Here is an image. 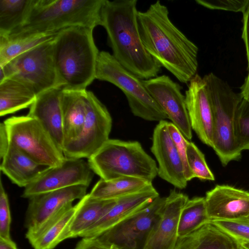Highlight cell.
<instances>
[{"label": "cell", "instance_id": "obj_31", "mask_svg": "<svg viewBox=\"0 0 249 249\" xmlns=\"http://www.w3.org/2000/svg\"><path fill=\"white\" fill-rule=\"evenodd\" d=\"M234 136L239 149L249 151V102L242 99L234 121Z\"/></svg>", "mask_w": 249, "mask_h": 249}, {"label": "cell", "instance_id": "obj_23", "mask_svg": "<svg viewBox=\"0 0 249 249\" xmlns=\"http://www.w3.org/2000/svg\"><path fill=\"white\" fill-rule=\"evenodd\" d=\"M88 90L63 89L64 147L80 134L86 119ZM64 149V148H63Z\"/></svg>", "mask_w": 249, "mask_h": 249}, {"label": "cell", "instance_id": "obj_34", "mask_svg": "<svg viewBox=\"0 0 249 249\" xmlns=\"http://www.w3.org/2000/svg\"><path fill=\"white\" fill-rule=\"evenodd\" d=\"M168 128L182 161L185 178L187 181H190L194 178V177L189 168L187 161V147L189 141L172 123H168Z\"/></svg>", "mask_w": 249, "mask_h": 249}, {"label": "cell", "instance_id": "obj_40", "mask_svg": "<svg viewBox=\"0 0 249 249\" xmlns=\"http://www.w3.org/2000/svg\"><path fill=\"white\" fill-rule=\"evenodd\" d=\"M240 93L242 98L249 102V72L245 79L244 82L240 88Z\"/></svg>", "mask_w": 249, "mask_h": 249}, {"label": "cell", "instance_id": "obj_10", "mask_svg": "<svg viewBox=\"0 0 249 249\" xmlns=\"http://www.w3.org/2000/svg\"><path fill=\"white\" fill-rule=\"evenodd\" d=\"M166 197L160 196L99 237L120 249H144L161 214Z\"/></svg>", "mask_w": 249, "mask_h": 249}, {"label": "cell", "instance_id": "obj_22", "mask_svg": "<svg viewBox=\"0 0 249 249\" xmlns=\"http://www.w3.org/2000/svg\"><path fill=\"white\" fill-rule=\"evenodd\" d=\"M0 160L1 171L20 187L25 188L50 167L38 163L11 145Z\"/></svg>", "mask_w": 249, "mask_h": 249}, {"label": "cell", "instance_id": "obj_18", "mask_svg": "<svg viewBox=\"0 0 249 249\" xmlns=\"http://www.w3.org/2000/svg\"><path fill=\"white\" fill-rule=\"evenodd\" d=\"M159 196L158 192L151 183L138 192L117 198L115 203L80 237H99L124 219L150 203Z\"/></svg>", "mask_w": 249, "mask_h": 249}, {"label": "cell", "instance_id": "obj_4", "mask_svg": "<svg viewBox=\"0 0 249 249\" xmlns=\"http://www.w3.org/2000/svg\"><path fill=\"white\" fill-rule=\"evenodd\" d=\"M104 0H36L24 23L3 37L57 33L75 26L94 29L101 25V10Z\"/></svg>", "mask_w": 249, "mask_h": 249}, {"label": "cell", "instance_id": "obj_3", "mask_svg": "<svg viewBox=\"0 0 249 249\" xmlns=\"http://www.w3.org/2000/svg\"><path fill=\"white\" fill-rule=\"evenodd\" d=\"M94 29L75 26L58 33L53 42V57L57 76L64 89L82 90L95 78L99 51Z\"/></svg>", "mask_w": 249, "mask_h": 249}, {"label": "cell", "instance_id": "obj_43", "mask_svg": "<svg viewBox=\"0 0 249 249\" xmlns=\"http://www.w3.org/2000/svg\"><path fill=\"white\" fill-rule=\"evenodd\" d=\"M241 249H248L247 248H246V247H244L242 244H241Z\"/></svg>", "mask_w": 249, "mask_h": 249}, {"label": "cell", "instance_id": "obj_11", "mask_svg": "<svg viewBox=\"0 0 249 249\" xmlns=\"http://www.w3.org/2000/svg\"><path fill=\"white\" fill-rule=\"evenodd\" d=\"M111 116L106 106L91 91H88L87 110L82 131L65 146L66 157L88 159L109 140L112 128Z\"/></svg>", "mask_w": 249, "mask_h": 249}, {"label": "cell", "instance_id": "obj_13", "mask_svg": "<svg viewBox=\"0 0 249 249\" xmlns=\"http://www.w3.org/2000/svg\"><path fill=\"white\" fill-rule=\"evenodd\" d=\"M143 83L152 97L158 103L172 123L187 140L192 138L191 127L181 87L168 76L162 75L147 80Z\"/></svg>", "mask_w": 249, "mask_h": 249}, {"label": "cell", "instance_id": "obj_42", "mask_svg": "<svg viewBox=\"0 0 249 249\" xmlns=\"http://www.w3.org/2000/svg\"><path fill=\"white\" fill-rule=\"evenodd\" d=\"M241 244L245 247H246V248L249 249V244L248 243H241Z\"/></svg>", "mask_w": 249, "mask_h": 249}, {"label": "cell", "instance_id": "obj_30", "mask_svg": "<svg viewBox=\"0 0 249 249\" xmlns=\"http://www.w3.org/2000/svg\"><path fill=\"white\" fill-rule=\"evenodd\" d=\"M210 221L205 197L189 199L180 213L178 230V238L191 233Z\"/></svg>", "mask_w": 249, "mask_h": 249}, {"label": "cell", "instance_id": "obj_8", "mask_svg": "<svg viewBox=\"0 0 249 249\" xmlns=\"http://www.w3.org/2000/svg\"><path fill=\"white\" fill-rule=\"evenodd\" d=\"M54 38L20 54L4 66H0L6 78L21 83L36 96L48 89L61 87L53 57Z\"/></svg>", "mask_w": 249, "mask_h": 249}, {"label": "cell", "instance_id": "obj_21", "mask_svg": "<svg viewBox=\"0 0 249 249\" xmlns=\"http://www.w3.org/2000/svg\"><path fill=\"white\" fill-rule=\"evenodd\" d=\"M80 206L67 204L50 217L36 231L25 233V237L34 249H53L66 240V234Z\"/></svg>", "mask_w": 249, "mask_h": 249}, {"label": "cell", "instance_id": "obj_16", "mask_svg": "<svg viewBox=\"0 0 249 249\" xmlns=\"http://www.w3.org/2000/svg\"><path fill=\"white\" fill-rule=\"evenodd\" d=\"M189 83L185 96L192 130L203 143L212 147L213 117L205 83L198 74Z\"/></svg>", "mask_w": 249, "mask_h": 249}, {"label": "cell", "instance_id": "obj_12", "mask_svg": "<svg viewBox=\"0 0 249 249\" xmlns=\"http://www.w3.org/2000/svg\"><path fill=\"white\" fill-rule=\"evenodd\" d=\"M94 173L83 159L65 158L58 166L49 167L38 178L24 188L25 198L75 185L88 187Z\"/></svg>", "mask_w": 249, "mask_h": 249}, {"label": "cell", "instance_id": "obj_24", "mask_svg": "<svg viewBox=\"0 0 249 249\" xmlns=\"http://www.w3.org/2000/svg\"><path fill=\"white\" fill-rule=\"evenodd\" d=\"M175 249H241V243L210 221L191 233L178 238Z\"/></svg>", "mask_w": 249, "mask_h": 249}, {"label": "cell", "instance_id": "obj_28", "mask_svg": "<svg viewBox=\"0 0 249 249\" xmlns=\"http://www.w3.org/2000/svg\"><path fill=\"white\" fill-rule=\"evenodd\" d=\"M36 0H0V36H7L26 21Z\"/></svg>", "mask_w": 249, "mask_h": 249}, {"label": "cell", "instance_id": "obj_17", "mask_svg": "<svg viewBox=\"0 0 249 249\" xmlns=\"http://www.w3.org/2000/svg\"><path fill=\"white\" fill-rule=\"evenodd\" d=\"M211 221L249 218V192L227 185H217L206 193Z\"/></svg>", "mask_w": 249, "mask_h": 249}, {"label": "cell", "instance_id": "obj_5", "mask_svg": "<svg viewBox=\"0 0 249 249\" xmlns=\"http://www.w3.org/2000/svg\"><path fill=\"white\" fill-rule=\"evenodd\" d=\"M88 162L93 172L105 180L131 177L152 182L158 175L155 160L137 141L109 139Z\"/></svg>", "mask_w": 249, "mask_h": 249}, {"label": "cell", "instance_id": "obj_2", "mask_svg": "<svg viewBox=\"0 0 249 249\" xmlns=\"http://www.w3.org/2000/svg\"><path fill=\"white\" fill-rule=\"evenodd\" d=\"M137 0H105L101 25L106 30L112 55L142 80L157 76L161 66L147 52L138 24Z\"/></svg>", "mask_w": 249, "mask_h": 249}, {"label": "cell", "instance_id": "obj_29", "mask_svg": "<svg viewBox=\"0 0 249 249\" xmlns=\"http://www.w3.org/2000/svg\"><path fill=\"white\" fill-rule=\"evenodd\" d=\"M57 34H35L14 37L0 36V66H4L29 50L53 39Z\"/></svg>", "mask_w": 249, "mask_h": 249}, {"label": "cell", "instance_id": "obj_35", "mask_svg": "<svg viewBox=\"0 0 249 249\" xmlns=\"http://www.w3.org/2000/svg\"><path fill=\"white\" fill-rule=\"evenodd\" d=\"M11 216L8 196L1 180L0 183V237L12 239L10 236Z\"/></svg>", "mask_w": 249, "mask_h": 249}, {"label": "cell", "instance_id": "obj_14", "mask_svg": "<svg viewBox=\"0 0 249 249\" xmlns=\"http://www.w3.org/2000/svg\"><path fill=\"white\" fill-rule=\"evenodd\" d=\"M168 122H159L154 129L151 151L158 163V175L176 188L187 186L184 168L180 156L171 138Z\"/></svg>", "mask_w": 249, "mask_h": 249}, {"label": "cell", "instance_id": "obj_39", "mask_svg": "<svg viewBox=\"0 0 249 249\" xmlns=\"http://www.w3.org/2000/svg\"><path fill=\"white\" fill-rule=\"evenodd\" d=\"M10 145L8 135L5 125L1 123L0 124V158L1 159L7 151Z\"/></svg>", "mask_w": 249, "mask_h": 249}, {"label": "cell", "instance_id": "obj_32", "mask_svg": "<svg viewBox=\"0 0 249 249\" xmlns=\"http://www.w3.org/2000/svg\"><path fill=\"white\" fill-rule=\"evenodd\" d=\"M187 158L189 168L194 178L210 181L215 180L213 173L207 164L204 155L192 142H188Z\"/></svg>", "mask_w": 249, "mask_h": 249}, {"label": "cell", "instance_id": "obj_26", "mask_svg": "<svg viewBox=\"0 0 249 249\" xmlns=\"http://www.w3.org/2000/svg\"><path fill=\"white\" fill-rule=\"evenodd\" d=\"M36 98V95L25 85L7 78L0 83V116L30 107Z\"/></svg>", "mask_w": 249, "mask_h": 249}, {"label": "cell", "instance_id": "obj_7", "mask_svg": "<svg viewBox=\"0 0 249 249\" xmlns=\"http://www.w3.org/2000/svg\"><path fill=\"white\" fill-rule=\"evenodd\" d=\"M95 78L109 82L125 95L133 114L146 121L168 119L158 103L150 95L142 80L124 68L109 52H99Z\"/></svg>", "mask_w": 249, "mask_h": 249}, {"label": "cell", "instance_id": "obj_33", "mask_svg": "<svg viewBox=\"0 0 249 249\" xmlns=\"http://www.w3.org/2000/svg\"><path fill=\"white\" fill-rule=\"evenodd\" d=\"M211 222L234 239L249 244V218L212 220Z\"/></svg>", "mask_w": 249, "mask_h": 249}, {"label": "cell", "instance_id": "obj_37", "mask_svg": "<svg viewBox=\"0 0 249 249\" xmlns=\"http://www.w3.org/2000/svg\"><path fill=\"white\" fill-rule=\"evenodd\" d=\"M74 249H120L114 245L104 242L98 237L82 238Z\"/></svg>", "mask_w": 249, "mask_h": 249}, {"label": "cell", "instance_id": "obj_27", "mask_svg": "<svg viewBox=\"0 0 249 249\" xmlns=\"http://www.w3.org/2000/svg\"><path fill=\"white\" fill-rule=\"evenodd\" d=\"M145 180L131 177H122L105 180L100 179L89 193L100 199H115L138 192L151 184Z\"/></svg>", "mask_w": 249, "mask_h": 249}, {"label": "cell", "instance_id": "obj_20", "mask_svg": "<svg viewBox=\"0 0 249 249\" xmlns=\"http://www.w3.org/2000/svg\"><path fill=\"white\" fill-rule=\"evenodd\" d=\"M63 95V89L61 87L54 88L39 94L30 106L27 115L40 123L62 152L64 148Z\"/></svg>", "mask_w": 249, "mask_h": 249}, {"label": "cell", "instance_id": "obj_25", "mask_svg": "<svg viewBox=\"0 0 249 249\" xmlns=\"http://www.w3.org/2000/svg\"><path fill=\"white\" fill-rule=\"evenodd\" d=\"M116 199H100L87 194L79 201V208L69 226L66 239L80 237L115 203Z\"/></svg>", "mask_w": 249, "mask_h": 249}, {"label": "cell", "instance_id": "obj_36", "mask_svg": "<svg viewBox=\"0 0 249 249\" xmlns=\"http://www.w3.org/2000/svg\"><path fill=\"white\" fill-rule=\"evenodd\" d=\"M196 1L207 8L242 12L249 4V0H196Z\"/></svg>", "mask_w": 249, "mask_h": 249}, {"label": "cell", "instance_id": "obj_1", "mask_svg": "<svg viewBox=\"0 0 249 249\" xmlns=\"http://www.w3.org/2000/svg\"><path fill=\"white\" fill-rule=\"evenodd\" d=\"M138 24L148 53L179 81L188 83L197 74L198 48L171 21L160 0L138 11Z\"/></svg>", "mask_w": 249, "mask_h": 249}, {"label": "cell", "instance_id": "obj_6", "mask_svg": "<svg viewBox=\"0 0 249 249\" xmlns=\"http://www.w3.org/2000/svg\"><path fill=\"white\" fill-rule=\"evenodd\" d=\"M203 79L211 104L213 117L212 148L223 166L238 160L242 151L234 136V121L238 106L242 100L225 81L211 72Z\"/></svg>", "mask_w": 249, "mask_h": 249}, {"label": "cell", "instance_id": "obj_38", "mask_svg": "<svg viewBox=\"0 0 249 249\" xmlns=\"http://www.w3.org/2000/svg\"><path fill=\"white\" fill-rule=\"evenodd\" d=\"M242 22V37L245 45L248 62V71L249 72V4L243 13Z\"/></svg>", "mask_w": 249, "mask_h": 249}, {"label": "cell", "instance_id": "obj_41", "mask_svg": "<svg viewBox=\"0 0 249 249\" xmlns=\"http://www.w3.org/2000/svg\"><path fill=\"white\" fill-rule=\"evenodd\" d=\"M0 249H19L12 239L0 237Z\"/></svg>", "mask_w": 249, "mask_h": 249}, {"label": "cell", "instance_id": "obj_19", "mask_svg": "<svg viewBox=\"0 0 249 249\" xmlns=\"http://www.w3.org/2000/svg\"><path fill=\"white\" fill-rule=\"evenodd\" d=\"M188 199V196L184 194L175 189L170 191L144 249H175L178 239V230L180 213Z\"/></svg>", "mask_w": 249, "mask_h": 249}, {"label": "cell", "instance_id": "obj_9", "mask_svg": "<svg viewBox=\"0 0 249 249\" xmlns=\"http://www.w3.org/2000/svg\"><path fill=\"white\" fill-rule=\"evenodd\" d=\"M10 145L35 161L50 167L61 164L65 156L40 123L27 115L5 120Z\"/></svg>", "mask_w": 249, "mask_h": 249}, {"label": "cell", "instance_id": "obj_15", "mask_svg": "<svg viewBox=\"0 0 249 249\" xmlns=\"http://www.w3.org/2000/svg\"><path fill=\"white\" fill-rule=\"evenodd\" d=\"M88 187L75 185L33 196L29 198L25 219L26 233L36 231L50 217L65 205L81 199Z\"/></svg>", "mask_w": 249, "mask_h": 249}]
</instances>
